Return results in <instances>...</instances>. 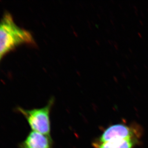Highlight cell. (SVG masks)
<instances>
[{
  "mask_svg": "<svg viewBox=\"0 0 148 148\" xmlns=\"http://www.w3.org/2000/svg\"><path fill=\"white\" fill-rule=\"evenodd\" d=\"M34 43L32 34L18 26L8 13L0 20V58L24 44Z\"/></svg>",
  "mask_w": 148,
  "mask_h": 148,
  "instance_id": "cell-1",
  "label": "cell"
},
{
  "mask_svg": "<svg viewBox=\"0 0 148 148\" xmlns=\"http://www.w3.org/2000/svg\"><path fill=\"white\" fill-rule=\"evenodd\" d=\"M54 103L55 98L51 97L42 108L26 109L18 107L17 110L24 116L32 131L50 136V111Z\"/></svg>",
  "mask_w": 148,
  "mask_h": 148,
  "instance_id": "cell-2",
  "label": "cell"
},
{
  "mask_svg": "<svg viewBox=\"0 0 148 148\" xmlns=\"http://www.w3.org/2000/svg\"><path fill=\"white\" fill-rule=\"evenodd\" d=\"M140 130L134 125L118 123L106 127L98 138L100 142H106L112 140L132 139L138 140L140 137Z\"/></svg>",
  "mask_w": 148,
  "mask_h": 148,
  "instance_id": "cell-3",
  "label": "cell"
},
{
  "mask_svg": "<svg viewBox=\"0 0 148 148\" xmlns=\"http://www.w3.org/2000/svg\"><path fill=\"white\" fill-rule=\"evenodd\" d=\"M50 136L31 131L25 139L18 145L19 148H53Z\"/></svg>",
  "mask_w": 148,
  "mask_h": 148,
  "instance_id": "cell-4",
  "label": "cell"
},
{
  "mask_svg": "<svg viewBox=\"0 0 148 148\" xmlns=\"http://www.w3.org/2000/svg\"><path fill=\"white\" fill-rule=\"evenodd\" d=\"M138 140L132 139L112 140L106 142H100L95 140L92 143L93 148H133Z\"/></svg>",
  "mask_w": 148,
  "mask_h": 148,
  "instance_id": "cell-5",
  "label": "cell"
},
{
  "mask_svg": "<svg viewBox=\"0 0 148 148\" xmlns=\"http://www.w3.org/2000/svg\"><path fill=\"white\" fill-rule=\"evenodd\" d=\"M1 58H0V60H1Z\"/></svg>",
  "mask_w": 148,
  "mask_h": 148,
  "instance_id": "cell-6",
  "label": "cell"
}]
</instances>
